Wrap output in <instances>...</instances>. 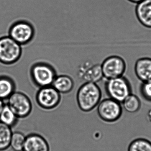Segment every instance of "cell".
I'll return each mask as SVG.
<instances>
[{
	"label": "cell",
	"mask_w": 151,
	"mask_h": 151,
	"mask_svg": "<svg viewBox=\"0 0 151 151\" xmlns=\"http://www.w3.org/2000/svg\"><path fill=\"white\" fill-rule=\"evenodd\" d=\"M101 98V90L96 83H84L77 93L78 106L84 112L93 110L100 102Z\"/></svg>",
	"instance_id": "1"
},
{
	"label": "cell",
	"mask_w": 151,
	"mask_h": 151,
	"mask_svg": "<svg viewBox=\"0 0 151 151\" xmlns=\"http://www.w3.org/2000/svg\"><path fill=\"white\" fill-rule=\"evenodd\" d=\"M30 76L33 83L40 88L52 86L57 75L52 65L46 63L38 62L31 68Z\"/></svg>",
	"instance_id": "2"
},
{
	"label": "cell",
	"mask_w": 151,
	"mask_h": 151,
	"mask_svg": "<svg viewBox=\"0 0 151 151\" xmlns=\"http://www.w3.org/2000/svg\"><path fill=\"white\" fill-rule=\"evenodd\" d=\"M21 45L9 36L0 38V63L5 65H11L17 62L22 56Z\"/></svg>",
	"instance_id": "3"
},
{
	"label": "cell",
	"mask_w": 151,
	"mask_h": 151,
	"mask_svg": "<svg viewBox=\"0 0 151 151\" xmlns=\"http://www.w3.org/2000/svg\"><path fill=\"white\" fill-rule=\"evenodd\" d=\"M105 89L109 98L121 103L132 93L130 84L123 76L106 80Z\"/></svg>",
	"instance_id": "4"
},
{
	"label": "cell",
	"mask_w": 151,
	"mask_h": 151,
	"mask_svg": "<svg viewBox=\"0 0 151 151\" xmlns=\"http://www.w3.org/2000/svg\"><path fill=\"white\" fill-rule=\"evenodd\" d=\"M35 34L33 25L24 20L14 23L9 30V36L22 46L30 43L34 38Z\"/></svg>",
	"instance_id": "5"
},
{
	"label": "cell",
	"mask_w": 151,
	"mask_h": 151,
	"mask_svg": "<svg viewBox=\"0 0 151 151\" xmlns=\"http://www.w3.org/2000/svg\"><path fill=\"white\" fill-rule=\"evenodd\" d=\"M7 100V104L19 119L26 118L31 114L32 102L24 93L16 91Z\"/></svg>",
	"instance_id": "6"
},
{
	"label": "cell",
	"mask_w": 151,
	"mask_h": 151,
	"mask_svg": "<svg viewBox=\"0 0 151 151\" xmlns=\"http://www.w3.org/2000/svg\"><path fill=\"white\" fill-rule=\"evenodd\" d=\"M52 86L39 88L36 95V100L39 106L45 110L54 109L61 101V95Z\"/></svg>",
	"instance_id": "7"
},
{
	"label": "cell",
	"mask_w": 151,
	"mask_h": 151,
	"mask_svg": "<svg viewBox=\"0 0 151 151\" xmlns=\"http://www.w3.org/2000/svg\"><path fill=\"white\" fill-rule=\"evenodd\" d=\"M97 112L100 118L104 122H114L122 116V108L121 103L109 98L99 102Z\"/></svg>",
	"instance_id": "8"
},
{
	"label": "cell",
	"mask_w": 151,
	"mask_h": 151,
	"mask_svg": "<svg viewBox=\"0 0 151 151\" xmlns=\"http://www.w3.org/2000/svg\"><path fill=\"white\" fill-rule=\"evenodd\" d=\"M103 78L107 79L123 76L126 68L125 61L118 55L106 58L101 64Z\"/></svg>",
	"instance_id": "9"
},
{
	"label": "cell",
	"mask_w": 151,
	"mask_h": 151,
	"mask_svg": "<svg viewBox=\"0 0 151 151\" xmlns=\"http://www.w3.org/2000/svg\"><path fill=\"white\" fill-rule=\"evenodd\" d=\"M78 76L84 83H97L103 78L101 64L88 61L84 63L79 66Z\"/></svg>",
	"instance_id": "10"
},
{
	"label": "cell",
	"mask_w": 151,
	"mask_h": 151,
	"mask_svg": "<svg viewBox=\"0 0 151 151\" xmlns=\"http://www.w3.org/2000/svg\"><path fill=\"white\" fill-rule=\"evenodd\" d=\"M23 151H50V146L42 135L32 133L26 136Z\"/></svg>",
	"instance_id": "11"
},
{
	"label": "cell",
	"mask_w": 151,
	"mask_h": 151,
	"mask_svg": "<svg viewBox=\"0 0 151 151\" xmlns=\"http://www.w3.org/2000/svg\"><path fill=\"white\" fill-rule=\"evenodd\" d=\"M135 74L142 83L151 82V58H140L136 61L134 67Z\"/></svg>",
	"instance_id": "12"
},
{
	"label": "cell",
	"mask_w": 151,
	"mask_h": 151,
	"mask_svg": "<svg viewBox=\"0 0 151 151\" xmlns=\"http://www.w3.org/2000/svg\"><path fill=\"white\" fill-rule=\"evenodd\" d=\"M136 14L141 24L151 29V0H143L137 4Z\"/></svg>",
	"instance_id": "13"
},
{
	"label": "cell",
	"mask_w": 151,
	"mask_h": 151,
	"mask_svg": "<svg viewBox=\"0 0 151 151\" xmlns=\"http://www.w3.org/2000/svg\"><path fill=\"white\" fill-rule=\"evenodd\" d=\"M52 86L61 94H66L73 90L75 83L69 76L60 75L56 76Z\"/></svg>",
	"instance_id": "14"
},
{
	"label": "cell",
	"mask_w": 151,
	"mask_h": 151,
	"mask_svg": "<svg viewBox=\"0 0 151 151\" xmlns=\"http://www.w3.org/2000/svg\"><path fill=\"white\" fill-rule=\"evenodd\" d=\"M16 84L14 80L8 76H0V99L8 100L16 91Z\"/></svg>",
	"instance_id": "15"
},
{
	"label": "cell",
	"mask_w": 151,
	"mask_h": 151,
	"mask_svg": "<svg viewBox=\"0 0 151 151\" xmlns=\"http://www.w3.org/2000/svg\"><path fill=\"white\" fill-rule=\"evenodd\" d=\"M12 128L0 122V151H4L10 147L13 131Z\"/></svg>",
	"instance_id": "16"
},
{
	"label": "cell",
	"mask_w": 151,
	"mask_h": 151,
	"mask_svg": "<svg viewBox=\"0 0 151 151\" xmlns=\"http://www.w3.org/2000/svg\"><path fill=\"white\" fill-rule=\"evenodd\" d=\"M19 119L8 105L5 104L0 114V122L12 128L17 124Z\"/></svg>",
	"instance_id": "17"
},
{
	"label": "cell",
	"mask_w": 151,
	"mask_h": 151,
	"mask_svg": "<svg viewBox=\"0 0 151 151\" xmlns=\"http://www.w3.org/2000/svg\"><path fill=\"white\" fill-rule=\"evenodd\" d=\"M122 103L124 109L130 113H136L141 106V102L139 98L132 93L129 95Z\"/></svg>",
	"instance_id": "18"
},
{
	"label": "cell",
	"mask_w": 151,
	"mask_h": 151,
	"mask_svg": "<svg viewBox=\"0 0 151 151\" xmlns=\"http://www.w3.org/2000/svg\"><path fill=\"white\" fill-rule=\"evenodd\" d=\"M26 136L21 132L16 131L13 132L10 147L14 151H23L25 143Z\"/></svg>",
	"instance_id": "19"
},
{
	"label": "cell",
	"mask_w": 151,
	"mask_h": 151,
	"mask_svg": "<svg viewBox=\"0 0 151 151\" xmlns=\"http://www.w3.org/2000/svg\"><path fill=\"white\" fill-rule=\"evenodd\" d=\"M128 151H151V142L145 138H138L131 142Z\"/></svg>",
	"instance_id": "20"
},
{
	"label": "cell",
	"mask_w": 151,
	"mask_h": 151,
	"mask_svg": "<svg viewBox=\"0 0 151 151\" xmlns=\"http://www.w3.org/2000/svg\"><path fill=\"white\" fill-rule=\"evenodd\" d=\"M140 92L144 99L151 102V82L142 83L140 86Z\"/></svg>",
	"instance_id": "21"
},
{
	"label": "cell",
	"mask_w": 151,
	"mask_h": 151,
	"mask_svg": "<svg viewBox=\"0 0 151 151\" xmlns=\"http://www.w3.org/2000/svg\"><path fill=\"white\" fill-rule=\"evenodd\" d=\"M4 106H5V103H4V101L0 99V114L1 113Z\"/></svg>",
	"instance_id": "22"
},
{
	"label": "cell",
	"mask_w": 151,
	"mask_h": 151,
	"mask_svg": "<svg viewBox=\"0 0 151 151\" xmlns=\"http://www.w3.org/2000/svg\"><path fill=\"white\" fill-rule=\"evenodd\" d=\"M128 1L132 3H135V4H138L141 1H143V0H128Z\"/></svg>",
	"instance_id": "23"
},
{
	"label": "cell",
	"mask_w": 151,
	"mask_h": 151,
	"mask_svg": "<svg viewBox=\"0 0 151 151\" xmlns=\"http://www.w3.org/2000/svg\"><path fill=\"white\" fill-rule=\"evenodd\" d=\"M149 119L150 120V122H151V112H149Z\"/></svg>",
	"instance_id": "24"
}]
</instances>
